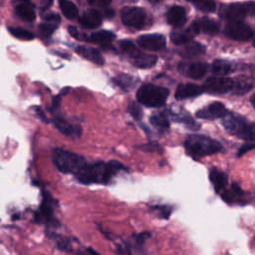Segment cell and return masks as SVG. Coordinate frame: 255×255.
Here are the masks:
<instances>
[{
	"label": "cell",
	"mask_w": 255,
	"mask_h": 255,
	"mask_svg": "<svg viewBox=\"0 0 255 255\" xmlns=\"http://www.w3.org/2000/svg\"><path fill=\"white\" fill-rule=\"evenodd\" d=\"M120 49L126 53L128 57L133 55L138 49L135 47V45L129 41V40H123L120 42Z\"/></svg>",
	"instance_id": "74e56055"
},
{
	"label": "cell",
	"mask_w": 255,
	"mask_h": 255,
	"mask_svg": "<svg viewBox=\"0 0 255 255\" xmlns=\"http://www.w3.org/2000/svg\"><path fill=\"white\" fill-rule=\"evenodd\" d=\"M115 34L111 31H106V30H103V31H99V32H95L93 33L90 37L87 38V41H92L96 44H99L103 47H108L112 44L113 40L115 39Z\"/></svg>",
	"instance_id": "4316f807"
},
{
	"label": "cell",
	"mask_w": 255,
	"mask_h": 255,
	"mask_svg": "<svg viewBox=\"0 0 255 255\" xmlns=\"http://www.w3.org/2000/svg\"><path fill=\"white\" fill-rule=\"evenodd\" d=\"M211 71L215 76H226L234 71V66L225 60H215L211 66Z\"/></svg>",
	"instance_id": "f546056e"
},
{
	"label": "cell",
	"mask_w": 255,
	"mask_h": 255,
	"mask_svg": "<svg viewBox=\"0 0 255 255\" xmlns=\"http://www.w3.org/2000/svg\"><path fill=\"white\" fill-rule=\"evenodd\" d=\"M184 148L186 153L193 159H199L206 155L218 153L222 150V144L204 134H189L184 140Z\"/></svg>",
	"instance_id": "7a4b0ae2"
},
{
	"label": "cell",
	"mask_w": 255,
	"mask_h": 255,
	"mask_svg": "<svg viewBox=\"0 0 255 255\" xmlns=\"http://www.w3.org/2000/svg\"><path fill=\"white\" fill-rule=\"evenodd\" d=\"M68 30H69V33H70V35H71L72 37H74V38H76V39H79V38H80V33L78 32V30H77L76 27H74V26H69V27H68Z\"/></svg>",
	"instance_id": "f6af8a7d"
},
{
	"label": "cell",
	"mask_w": 255,
	"mask_h": 255,
	"mask_svg": "<svg viewBox=\"0 0 255 255\" xmlns=\"http://www.w3.org/2000/svg\"><path fill=\"white\" fill-rule=\"evenodd\" d=\"M225 35L236 41H249L253 38V30L251 27L241 21H229L224 29Z\"/></svg>",
	"instance_id": "30bf717a"
},
{
	"label": "cell",
	"mask_w": 255,
	"mask_h": 255,
	"mask_svg": "<svg viewBox=\"0 0 255 255\" xmlns=\"http://www.w3.org/2000/svg\"><path fill=\"white\" fill-rule=\"evenodd\" d=\"M36 111H37V114L39 115V117L43 120V121H45V122H48V120L46 119V117H45V115H44V113L42 112V110L40 109V108H36Z\"/></svg>",
	"instance_id": "7dc6e473"
},
{
	"label": "cell",
	"mask_w": 255,
	"mask_h": 255,
	"mask_svg": "<svg viewBox=\"0 0 255 255\" xmlns=\"http://www.w3.org/2000/svg\"><path fill=\"white\" fill-rule=\"evenodd\" d=\"M113 82L116 86H118L125 92L131 91L136 84V81L132 76L125 74V73L119 74L117 77H115L113 79Z\"/></svg>",
	"instance_id": "f1b7e54d"
},
{
	"label": "cell",
	"mask_w": 255,
	"mask_h": 255,
	"mask_svg": "<svg viewBox=\"0 0 255 255\" xmlns=\"http://www.w3.org/2000/svg\"><path fill=\"white\" fill-rule=\"evenodd\" d=\"M57 27H58V25L55 23L44 22V23L40 24L39 31L43 37H49L54 33V31L57 29Z\"/></svg>",
	"instance_id": "f35d334b"
},
{
	"label": "cell",
	"mask_w": 255,
	"mask_h": 255,
	"mask_svg": "<svg viewBox=\"0 0 255 255\" xmlns=\"http://www.w3.org/2000/svg\"><path fill=\"white\" fill-rule=\"evenodd\" d=\"M78 255H85V254H83V253H81V252H80Z\"/></svg>",
	"instance_id": "816d5d0a"
},
{
	"label": "cell",
	"mask_w": 255,
	"mask_h": 255,
	"mask_svg": "<svg viewBox=\"0 0 255 255\" xmlns=\"http://www.w3.org/2000/svg\"><path fill=\"white\" fill-rule=\"evenodd\" d=\"M209 179L214 187V190L217 193H220L223 189L227 187V184H228L227 174L216 167H213L210 169Z\"/></svg>",
	"instance_id": "603a6c76"
},
{
	"label": "cell",
	"mask_w": 255,
	"mask_h": 255,
	"mask_svg": "<svg viewBox=\"0 0 255 255\" xmlns=\"http://www.w3.org/2000/svg\"><path fill=\"white\" fill-rule=\"evenodd\" d=\"M160 147L161 146L157 142H148L146 144H143L141 146V149L145 151H159Z\"/></svg>",
	"instance_id": "7bdbcfd3"
},
{
	"label": "cell",
	"mask_w": 255,
	"mask_h": 255,
	"mask_svg": "<svg viewBox=\"0 0 255 255\" xmlns=\"http://www.w3.org/2000/svg\"><path fill=\"white\" fill-rule=\"evenodd\" d=\"M54 239L57 243V247L63 251H66V252H72V246H71V243H70V240L63 237V236H60L58 234H54Z\"/></svg>",
	"instance_id": "8d00e7d4"
},
{
	"label": "cell",
	"mask_w": 255,
	"mask_h": 255,
	"mask_svg": "<svg viewBox=\"0 0 255 255\" xmlns=\"http://www.w3.org/2000/svg\"><path fill=\"white\" fill-rule=\"evenodd\" d=\"M52 123L54 124L55 128L60 130L62 133H64L67 136L71 137H80L82 128L79 125H74L67 121L63 116L61 115H55L53 117Z\"/></svg>",
	"instance_id": "5bb4252c"
},
{
	"label": "cell",
	"mask_w": 255,
	"mask_h": 255,
	"mask_svg": "<svg viewBox=\"0 0 255 255\" xmlns=\"http://www.w3.org/2000/svg\"><path fill=\"white\" fill-rule=\"evenodd\" d=\"M130 61L132 65L139 69H148L155 65L157 61V57L155 55L151 54H145L137 50L133 55L130 57Z\"/></svg>",
	"instance_id": "d6986e66"
},
{
	"label": "cell",
	"mask_w": 255,
	"mask_h": 255,
	"mask_svg": "<svg viewBox=\"0 0 255 255\" xmlns=\"http://www.w3.org/2000/svg\"><path fill=\"white\" fill-rule=\"evenodd\" d=\"M127 170V167L118 160H111L109 162L96 161L93 163H86L81 170H79L75 177L82 184H107L119 172Z\"/></svg>",
	"instance_id": "6da1fadb"
},
{
	"label": "cell",
	"mask_w": 255,
	"mask_h": 255,
	"mask_svg": "<svg viewBox=\"0 0 255 255\" xmlns=\"http://www.w3.org/2000/svg\"><path fill=\"white\" fill-rule=\"evenodd\" d=\"M43 18H44V20L46 22H49V23L58 24L61 21V18H60V16L57 13H48V14L44 15Z\"/></svg>",
	"instance_id": "b9f144b4"
},
{
	"label": "cell",
	"mask_w": 255,
	"mask_h": 255,
	"mask_svg": "<svg viewBox=\"0 0 255 255\" xmlns=\"http://www.w3.org/2000/svg\"><path fill=\"white\" fill-rule=\"evenodd\" d=\"M88 3L92 6L98 7H106L112 3V0H87Z\"/></svg>",
	"instance_id": "ee69618b"
},
{
	"label": "cell",
	"mask_w": 255,
	"mask_h": 255,
	"mask_svg": "<svg viewBox=\"0 0 255 255\" xmlns=\"http://www.w3.org/2000/svg\"><path fill=\"white\" fill-rule=\"evenodd\" d=\"M181 74L188 78L199 80L203 78L208 71V65L204 62H191V63H180L178 67Z\"/></svg>",
	"instance_id": "7c38bea8"
},
{
	"label": "cell",
	"mask_w": 255,
	"mask_h": 255,
	"mask_svg": "<svg viewBox=\"0 0 255 255\" xmlns=\"http://www.w3.org/2000/svg\"><path fill=\"white\" fill-rule=\"evenodd\" d=\"M59 5L62 13L67 19L73 20V19H76L77 16L79 15L77 6L70 0H59Z\"/></svg>",
	"instance_id": "d6a6232c"
},
{
	"label": "cell",
	"mask_w": 255,
	"mask_h": 255,
	"mask_svg": "<svg viewBox=\"0 0 255 255\" xmlns=\"http://www.w3.org/2000/svg\"><path fill=\"white\" fill-rule=\"evenodd\" d=\"M137 44L145 50L159 51L165 47L166 40L161 34H145L138 37Z\"/></svg>",
	"instance_id": "4fadbf2b"
},
{
	"label": "cell",
	"mask_w": 255,
	"mask_h": 255,
	"mask_svg": "<svg viewBox=\"0 0 255 255\" xmlns=\"http://www.w3.org/2000/svg\"><path fill=\"white\" fill-rule=\"evenodd\" d=\"M253 88V80L249 77H239L236 81H234V94L236 95H244L251 91Z\"/></svg>",
	"instance_id": "4dcf8cb0"
},
{
	"label": "cell",
	"mask_w": 255,
	"mask_h": 255,
	"mask_svg": "<svg viewBox=\"0 0 255 255\" xmlns=\"http://www.w3.org/2000/svg\"><path fill=\"white\" fill-rule=\"evenodd\" d=\"M146 13L143 9L139 7L127 6L121 10V20L122 22L132 29H142L146 23Z\"/></svg>",
	"instance_id": "ba28073f"
},
{
	"label": "cell",
	"mask_w": 255,
	"mask_h": 255,
	"mask_svg": "<svg viewBox=\"0 0 255 255\" xmlns=\"http://www.w3.org/2000/svg\"><path fill=\"white\" fill-rule=\"evenodd\" d=\"M150 237L149 232H141L138 234H133L131 239L125 243L124 247H120L119 251L122 255H134L135 252H140L142 245L146 239Z\"/></svg>",
	"instance_id": "2e32d148"
},
{
	"label": "cell",
	"mask_w": 255,
	"mask_h": 255,
	"mask_svg": "<svg viewBox=\"0 0 255 255\" xmlns=\"http://www.w3.org/2000/svg\"><path fill=\"white\" fill-rule=\"evenodd\" d=\"M254 13V2L232 3L221 7L220 17L228 21H241Z\"/></svg>",
	"instance_id": "52a82bcc"
},
{
	"label": "cell",
	"mask_w": 255,
	"mask_h": 255,
	"mask_svg": "<svg viewBox=\"0 0 255 255\" xmlns=\"http://www.w3.org/2000/svg\"><path fill=\"white\" fill-rule=\"evenodd\" d=\"M203 92L202 87L191 84V83H185V84H180L178 85L174 97L176 100L181 101V100H186L190 98H195L199 95H201Z\"/></svg>",
	"instance_id": "e0dca14e"
},
{
	"label": "cell",
	"mask_w": 255,
	"mask_h": 255,
	"mask_svg": "<svg viewBox=\"0 0 255 255\" xmlns=\"http://www.w3.org/2000/svg\"><path fill=\"white\" fill-rule=\"evenodd\" d=\"M8 31L10 32L11 35H13L14 37H16L18 39L32 40L35 37V35L31 31H29L27 29H24V28H21V27H9Z\"/></svg>",
	"instance_id": "e575fe53"
},
{
	"label": "cell",
	"mask_w": 255,
	"mask_h": 255,
	"mask_svg": "<svg viewBox=\"0 0 255 255\" xmlns=\"http://www.w3.org/2000/svg\"><path fill=\"white\" fill-rule=\"evenodd\" d=\"M76 52L84 57L85 59L93 62L94 64L97 65H104L105 59L103 58L102 54L95 48L91 47H86V46H78L76 48Z\"/></svg>",
	"instance_id": "cb8c5ba5"
},
{
	"label": "cell",
	"mask_w": 255,
	"mask_h": 255,
	"mask_svg": "<svg viewBox=\"0 0 255 255\" xmlns=\"http://www.w3.org/2000/svg\"><path fill=\"white\" fill-rule=\"evenodd\" d=\"M128 114L135 120V121H140L142 118V110L139 107L138 104L135 102H130L128 106Z\"/></svg>",
	"instance_id": "d590c367"
},
{
	"label": "cell",
	"mask_w": 255,
	"mask_h": 255,
	"mask_svg": "<svg viewBox=\"0 0 255 255\" xmlns=\"http://www.w3.org/2000/svg\"><path fill=\"white\" fill-rule=\"evenodd\" d=\"M167 115H168V118H170L172 121L183 124L190 130H198L200 128L199 124L196 123L191 118V116L188 113H186L185 111H180V112L169 111Z\"/></svg>",
	"instance_id": "7402d4cb"
},
{
	"label": "cell",
	"mask_w": 255,
	"mask_h": 255,
	"mask_svg": "<svg viewBox=\"0 0 255 255\" xmlns=\"http://www.w3.org/2000/svg\"><path fill=\"white\" fill-rule=\"evenodd\" d=\"M102 21H103L102 14L95 9H90L86 11L80 18V24L85 29L97 28L102 24Z\"/></svg>",
	"instance_id": "44dd1931"
},
{
	"label": "cell",
	"mask_w": 255,
	"mask_h": 255,
	"mask_svg": "<svg viewBox=\"0 0 255 255\" xmlns=\"http://www.w3.org/2000/svg\"><path fill=\"white\" fill-rule=\"evenodd\" d=\"M52 159L61 172L72 173L74 175L87 163V160L83 155L61 147H55L53 149Z\"/></svg>",
	"instance_id": "277c9868"
},
{
	"label": "cell",
	"mask_w": 255,
	"mask_h": 255,
	"mask_svg": "<svg viewBox=\"0 0 255 255\" xmlns=\"http://www.w3.org/2000/svg\"><path fill=\"white\" fill-rule=\"evenodd\" d=\"M234 86V80L225 77V76H213L208 78L203 86V92L213 94V95H222L232 91Z\"/></svg>",
	"instance_id": "9c48e42d"
},
{
	"label": "cell",
	"mask_w": 255,
	"mask_h": 255,
	"mask_svg": "<svg viewBox=\"0 0 255 255\" xmlns=\"http://www.w3.org/2000/svg\"><path fill=\"white\" fill-rule=\"evenodd\" d=\"M187 1L190 2L198 10L205 13H211L216 10V4L213 0H187Z\"/></svg>",
	"instance_id": "836d02e7"
},
{
	"label": "cell",
	"mask_w": 255,
	"mask_h": 255,
	"mask_svg": "<svg viewBox=\"0 0 255 255\" xmlns=\"http://www.w3.org/2000/svg\"><path fill=\"white\" fill-rule=\"evenodd\" d=\"M228 113L225 106L220 102H214L207 107L196 112L195 116L203 120H215L222 119Z\"/></svg>",
	"instance_id": "9a60e30c"
},
{
	"label": "cell",
	"mask_w": 255,
	"mask_h": 255,
	"mask_svg": "<svg viewBox=\"0 0 255 255\" xmlns=\"http://www.w3.org/2000/svg\"><path fill=\"white\" fill-rule=\"evenodd\" d=\"M87 250H88V252H89L91 255H101V254H99L97 251H95L93 248H88Z\"/></svg>",
	"instance_id": "681fc988"
},
{
	"label": "cell",
	"mask_w": 255,
	"mask_h": 255,
	"mask_svg": "<svg viewBox=\"0 0 255 255\" xmlns=\"http://www.w3.org/2000/svg\"><path fill=\"white\" fill-rule=\"evenodd\" d=\"M185 47L182 49V51L180 52V54L183 57L186 58H191V57H197L199 55H202L205 53V47L197 42H192V43H187L184 44Z\"/></svg>",
	"instance_id": "1f68e13d"
},
{
	"label": "cell",
	"mask_w": 255,
	"mask_h": 255,
	"mask_svg": "<svg viewBox=\"0 0 255 255\" xmlns=\"http://www.w3.org/2000/svg\"><path fill=\"white\" fill-rule=\"evenodd\" d=\"M222 126L230 134L247 141H254L255 125L243 116L228 112L222 118Z\"/></svg>",
	"instance_id": "3957f363"
},
{
	"label": "cell",
	"mask_w": 255,
	"mask_h": 255,
	"mask_svg": "<svg viewBox=\"0 0 255 255\" xmlns=\"http://www.w3.org/2000/svg\"><path fill=\"white\" fill-rule=\"evenodd\" d=\"M56 203L57 201L52 197V195L49 192L43 191L41 205L35 214L36 222L44 223L52 226L59 225V222L54 215V209H55Z\"/></svg>",
	"instance_id": "8992f818"
},
{
	"label": "cell",
	"mask_w": 255,
	"mask_h": 255,
	"mask_svg": "<svg viewBox=\"0 0 255 255\" xmlns=\"http://www.w3.org/2000/svg\"><path fill=\"white\" fill-rule=\"evenodd\" d=\"M150 3H158V2H160V1H162V0H148Z\"/></svg>",
	"instance_id": "f907efd6"
},
{
	"label": "cell",
	"mask_w": 255,
	"mask_h": 255,
	"mask_svg": "<svg viewBox=\"0 0 255 255\" xmlns=\"http://www.w3.org/2000/svg\"><path fill=\"white\" fill-rule=\"evenodd\" d=\"M150 209L154 212H157L158 216L164 219H168L172 211L171 207H169L168 205H155V206H151Z\"/></svg>",
	"instance_id": "ab89813d"
},
{
	"label": "cell",
	"mask_w": 255,
	"mask_h": 255,
	"mask_svg": "<svg viewBox=\"0 0 255 255\" xmlns=\"http://www.w3.org/2000/svg\"><path fill=\"white\" fill-rule=\"evenodd\" d=\"M149 122L160 132H165L169 128V118L165 112L154 113L150 116Z\"/></svg>",
	"instance_id": "d4e9b609"
},
{
	"label": "cell",
	"mask_w": 255,
	"mask_h": 255,
	"mask_svg": "<svg viewBox=\"0 0 255 255\" xmlns=\"http://www.w3.org/2000/svg\"><path fill=\"white\" fill-rule=\"evenodd\" d=\"M197 35V33L193 30L192 27H189L183 31L178 32H172L170 35V39L172 43L175 45H184L189 42Z\"/></svg>",
	"instance_id": "484cf974"
},
{
	"label": "cell",
	"mask_w": 255,
	"mask_h": 255,
	"mask_svg": "<svg viewBox=\"0 0 255 255\" xmlns=\"http://www.w3.org/2000/svg\"><path fill=\"white\" fill-rule=\"evenodd\" d=\"M221 198L228 204H248L250 195L244 192L238 184L233 182L230 188L223 189L220 193Z\"/></svg>",
	"instance_id": "8fae6325"
},
{
	"label": "cell",
	"mask_w": 255,
	"mask_h": 255,
	"mask_svg": "<svg viewBox=\"0 0 255 255\" xmlns=\"http://www.w3.org/2000/svg\"><path fill=\"white\" fill-rule=\"evenodd\" d=\"M13 2L16 3V5L17 4H23V3H31L30 0H13Z\"/></svg>",
	"instance_id": "c3c4849f"
},
{
	"label": "cell",
	"mask_w": 255,
	"mask_h": 255,
	"mask_svg": "<svg viewBox=\"0 0 255 255\" xmlns=\"http://www.w3.org/2000/svg\"><path fill=\"white\" fill-rule=\"evenodd\" d=\"M166 21L173 27H181L186 22V11L182 6H172L166 13Z\"/></svg>",
	"instance_id": "ffe728a7"
},
{
	"label": "cell",
	"mask_w": 255,
	"mask_h": 255,
	"mask_svg": "<svg viewBox=\"0 0 255 255\" xmlns=\"http://www.w3.org/2000/svg\"><path fill=\"white\" fill-rule=\"evenodd\" d=\"M169 95L166 88L153 84H144L136 92V100L139 104L147 108L162 107Z\"/></svg>",
	"instance_id": "5b68a950"
},
{
	"label": "cell",
	"mask_w": 255,
	"mask_h": 255,
	"mask_svg": "<svg viewBox=\"0 0 255 255\" xmlns=\"http://www.w3.org/2000/svg\"><path fill=\"white\" fill-rule=\"evenodd\" d=\"M191 27L197 34L200 32H204L209 35H216L220 29L219 24L216 21L207 17H203L194 21Z\"/></svg>",
	"instance_id": "ac0fdd59"
},
{
	"label": "cell",
	"mask_w": 255,
	"mask_h": 255,
	"mask_svg": "<svg viewBox=\"0 0 255 255\" xmlns=\"http://www.w3.org/2000/svg\"><path fill=\"white\" fill-rule=\"evenodd\" d=\"M15 13L19 18L24 21L32 22L36 18V14L34 11V5L31 3H23L17 4L15 7Z\"/></svg>",
	"instance_id": "83f0119b"
},
{
	"label": "cell",
	"mask_w": 255,
	"mask_h": 255,
	"mask_svg": "<svg viewBox=\"0 0 255 255\" xmlns=\"http://www.w3.org/2000/svg\"><path fill=\"white\" fill-rule=\"evenodd\" d=\"M255 147V144L253 141H249L243 145H241V147H239L238 151H237V156H242L244 153L252 150Z\"/></svg>",
	"instance_id": "60d3db41"
},
{
	"label": "cell",
	"mask_w": 255,
	"mask_h": 255,
	"mask_svg": "<svg viewBox=\"0 0 255 255\" xmlns=\"http://www.w3.org/2000/svg\"><path fill=\"white\" fill-rule=\"evenodd\" d=\"M53 4V0H42L41 2V9L42 10H47L51 7V5Z\"/></svg>",
	"instance_id": "bcb514c9"
}]
</instances>
